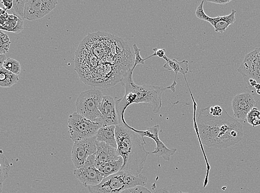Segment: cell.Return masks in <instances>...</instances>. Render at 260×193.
Here are the masks:
<instances>
[{
  "mask_svg": "<svg viewBox=\"0 0 260 193\" xmlns=\"http://www.w3.org/2000/svg\"><path fill=\"white\" fill-rule=\"evenodd\" d=\"M26 3L27 1H25V0H18V1L14 0L13 8L11 10L13 15L22 20L25 19Z\"/></svg>",
  "mask_w": 260,
  "mask_h": 193,
  "instance_id": "cell-22",
  "label": "cell"
},
{
  "mask_svg": "<svg viewBox=\"0 0 260 193\" xmlns=\"http://www.w3.org/2000/svg\"><path fill=\"white\" fill-rule=\"evenodd\" d=\"M101 118L98 123L102 126H117L119 120L116 107V101L112 96H104L100 106Z\"/></svg>",
  "mask_w": 260,
  "mask_h": 193,
  "instance_id": "cell-13",
  "label": "cell"
},
{
  "mask_svg": "<svg viewBox=\"0 0 260 193\" xmlns=\"http://www.w3.org/2000/svg\"><path fill=\"white\" fill-rule=\"evenodd\" d=\"M103 93L99 89H90L80 94L76 102L77 113L90 121L98 123L101 118L100 106Z\"/></svg>",
  "mask_w": 260,
  "mask_h": 193,
  "instance_id": "cell-5",
  "label": "cell"
},
{
  "mask_svg": "<svg viewBox=\"0 0 260 193\" xmlns=\"http://www.w3.org/2000/svg\"><path fill=\"white\" fill-rule=\"evenodd\" d=\"M11 41L7 43L0 44V54L7 53L10 49Z\"/></svg>",
  "mask_w": 260,
  "mask_h": 193,
  "instance_id": "cell-28",
  "label": "cell"
},
{
  "mask_svg": "<svg viewBox=\"0 0 260 193\" xmlns=\"http://www.w3.org/2000/svg\"><path fill=\"white\" fill-rule=\"evenodd\" d=\"M166 63L163 66V68L168 71H173L175 72V76L173 83L170 87H167L168 90H171L173 93L175 92V87L177 85V77L178 73L186 76L189 72V62L183 60V62H179L176 59H170L167 56L163 58Z\"/></svg>",
  "mask_w": 260,
  "mask_h": 193,
  "instance_id": "cell-16",
  "label": "cell"
},
{
  "mask_svg": "<svg viewBox=\"0 0 260 193\" xmlns=\"http://www.w3.org/2000/svg\"><path fill=\"white\" fill-rule=\"evenodd\" d=\"M135 128L128 124H119L115 130L117 150L123 159V171L139 176L142 172L149 155L144 148V142Z\"/></svg>",
  "mask_w": 260,
  "mask_h": 193,
  "instance_id": "cell-2",
  "label": "cell"
},
{
  "mask_svg": "<svg viewBox=\"0 0 260 193\" xmlns=\"http://www.w3.org/2000/svg\"><path fill=\"white\" fill-rule=\"evenodd\" d=\"M68 127L71 140L75 143L95 136L102 126L75 112L69 117Z\"/></svg>",
  "mask_w": 260,
  "mask_h": 193,
  "instance_id": "cell-6",
  "label": "cell"
},
{
  "mask_svg": "<svg viewBox=\"0 0 260 193\" xmlns=\"http://www.w3.org/2000/svg\"><path fill=\"white\" fill-rule=\"evenodd\" d=\"M96 146L95 166L117 161L122 158L120 156L117 149L109 146L105 143L96 141Z\"/></svg>",
  "mask_w": 260,
  "mask_h": 193,
  "instance_id": "cell-15",
  "label": "cell"
},
{
  "mask_svg": "<svg viewBox=\"0 0 260 193\" xmlns=\"http://www.w3.org/2000/svg\"><path fill=\"white\" fill-rule=\"evenodd\" d=\"M148 178L140 174L135 176L130 173L120 171L105 178L95 186L88 187L89 193H120L134 187L147 185Z\"/></svg>",
  "mask_w": 260,
  "mask_h": 193,
  "instance_id": "cell-4",
  "label": "cell"
},
{
  "mask_svg": "<svg viewBox=\"0 0 260 193\" xmlns=\"http://www.w3.org/2000/svg\"><path fill=\"white\" fill-rule=\"evenodd\" d=\"M159 125H157L153 127L149 128L146 130H138L135 129V131L138 134L142 137L144 142H146L144 140V137H148L155 142L156 147L152 152V154L155 155L158 157H162L166 161H170L171 156L176 153L177 149H169L166 145L163 143L160 140L159 137Z\"/></svg>",
  "mask_w": 260,
  "mask_h": 193,
  "instance_id": "cell-11",
  "label": "cell"
},
{
  "mask_svg": "<svg viewBox=\"0 0 260 193\" xmlns=\"http://www.w3.org/2000/svg\"><path fill=\"white\" fill-rule=\"evenodd\" d=\"M204 1L202 2L196 11V16L198 19L209 22L215 29L216 33H224L230 25L236 21L235 14L237 11L232 10L229 15L210 17L205 14L204 10Z\"/></svg>",
  "mask_w": 260,
  "mask_h": 193,
  "instance_id": "cell-12",
  "label": "cell"
},
{
  "mask_svg": "<svg viewBox=\"0 0 260 193\" xmlns=\"http://www.w3.org/2000/svg\"><path fill=\"white\" fill-rule=\"evenodd\" d=\"M232 0H213V1H211V0H207V2L210 3L216 4L217 5H225L229 3H231Z\"/></svg>",
  "mask_w": 260,
  "mask_h": 193,
  "instance_id": "cell-31",
  "label": "cell"
},
{
  "mask_svg": "<svg viewBox=\"0 0 260 193\" xmlns=\"http://www.w3.org/2000/svg\"><path fill=\"white\" fill-rule=\"evenodd\" d=\"M153 51L154 53L153 54V55L150 56V57L146 59H144L145 60H147L150 59V58H152L154 57H156L161 59H163V58L166 56V53L167 51L165 49H157V48H154Z\"/></svg>",
  "mask_w": 260,
  "mask_h": 193,
  "instance_id": "cell-27",
  "label": "cell"
},
{
  "mask_svg": "<svg viewBox=\"0 0 260 193\" xmlns=\"http://www.w3.org/2000/svg\"><path fill=\"white\" fill-rule=\"evenodd\" d=\"M123 163V159L122 158H121L118 160L95 166V167L105 178L122 170Z\"/></svg>",
  "mask_w": 260,
  "mask_h": 193,
  "instance_id": "cell-19",
  "label": "cell"
},
{
  "mask_svg": "<svg viewBox=\"0 0 260 193\" xmlns=\"http://www.w3.org/2000/svg\"><path fill=\"white\" fill-rule=\"evenodd\" d=\"M57 0H27L25 19L34 21L42 19L56 8Z\"/></svg>",
  "mask_w": 260,
  "mask_h": 193,
  "instance_id": "cell-10",
  "label": "cell"
},
{
  "mask_svg": "<svg viewBox=\"0 0 260 193\" xmlns=\"http://www.w3.org/2000/svg\"><path fill=\"white\" fill-rule=\"evenodd\" d=\"M9 42H10V40L9 36L1 32V34H0V44L7 43H9Z\"/></svg>",
  "mask_w": 260,
  "mask_h": 193,
  "instance_id": "cell-30",
  "label": "cell"
},
{
  "mask_svg": "<svg viewBox=\"0 0 260 193\" xmlns=\"http://www.w3.org/2000/svg\"><path fill=\"white\" fill-rule=\"evenodd\" d=\"M256 105V102L251 94L243 93L235 96L232 101L234 117L246 120L248 114Z\"/></svg>",
  "mask_w": 260,
  "mask_h": 193,
  "instance_id": "cell-14",
  "label": "cell"
},
{
  "mask_svg": "<svg viewBox=\"0 0 260 193\" xmlns=\"http://www.w3.org/2000/svg\"><path fill=\"white\" fill-rule=\"evenodd\" d=\"M197 123L199 140L209 148L226 149L243 140V125L230 116L225 108L219 117L213 116L208 106L202 108L199 112Z\"/></svg>",
  "mask_w": 260,
  "mask_h": 193,
  "instance_id": "cell-1",
  "label": "cell"
},
{
  "mask_svg": "<svg viewBox=\"0 0 260 193\" xmlns=\"http://www.w3.org/2000/svg\"><path fill=\"white\" fill-rule=\"evenodd\" d=\"M238 71L246 82L252 79L260 84V48L246 54Z\"/></svg>",
  "mask_w": 260,
  "mask_h": 193,
  "instance_id": "cell-9",
  "label": "cell"
},
{
  "mask_svg": "<svg viewBox=\"0 0 260 193\" xmlns=\"http://www.w3.org/2000/svg\"><path fill=\"white\" fill-rule=\"evenodd\" d=\"M246 120L248 123L250 124L253 127L260 125V111L256 107L248 114Z\"/></svg>",
  "mask_w": 260,
  "mask_h": 193,
  "instance_id": "cell-24",
  "label": "cell"
},
{
  "mask_svg": "<svg viewBox=\"0 0 260 193\" xmlns=\"http://www.w3.org/2000/svg\"><path fill=\"white\" fill-rule=\"evenodd\" d=\"M3 67L18 76L20 75L21 72V66L20 62L12 58L7 59Z\"/></svg>",
  "mask_w": 260,
  "mask_h": 193,
  "instance_id": "cell-23",
  "label": "cell"
},
{
  "mask_svg": "<svg viewBox=\"0 0 260 193\" xmlns=\"http://www.w3.org/2000/svg\"><path fill=\"white\" fill-rule=\"evenodd\" d=\"M95 154L90 156L84 166L75 170L76 178L86 187L100 184L105 178L95 166Z\"/></svg>",
  "mask_w": 260,
  "mask_h": 193,
  "instance_id": "cell-8",
  "label": "cell"
},
{
  "mask_svg": "<svg viewBox=\"0 0 260 193\" xmlns=\"http://www.w3.org/2000/svg\"><path fill=\"white\" fill-rule=\"evenodd\" d=\"M95 136L74 143L71 153L72 161L77 169L82 167L90 156L96 152Z\"/></svg>",
  "mask_w": 260,
  "mask_h": 193,
  "instance_id": "cell-7",
  "label": "cell"
},
{
  "mask_svg": "<svg viewBox=\"0 0 260 193\" xmlns=\"http://www.w3.org/2000/svg\"><path fill=\"white\" fill-rule=\"evenodd\" d=\"M177 193H189V192H183V191H179Z\"/></svg>",
  "mask_w": 260,
  "mask_h": 193,
  "instance_id": "cell-34",
  "label": "cell"
},
{
  "mask_svg": "<svg viewBox=\"0 0 260 193\" xmlns=\"http://www.w3.org/2000/svg\"><path fill=\"white\" fill-rule=\"evenodd\" d=\"M1 3L4 5L5 8L7 10H12L13 8V0H2Z\"/></svg>",
  "mask_w": 260,
  "mask_h": 193,
  "instance_id": "cell-29",
  "label": "cell"
},
{
  "mask_svg": "<svg viewBox=\"0 0 260 193\" xmlns=\"http://www.w3.org/2000/svg\"><path fill=\"white\" fill-rule=\"evenodd\" d=\"M19 81V76L3 67H0V87L6 88H11Z\"/></svg>",
  "mask_w": 260,
  "mask_h": 193,
  "instance_id": "cell-20",
  "label": "cell"
},
{
  "mask_svg": "<svg viewBox=\"0 0 260 193\" xmlns=\"http://www.w3.org/2000/svg\"><path fill=\"white\" fill-rule=\"evenodd\" d=\"M23 20L14 15L7 13L1 15V29L10 32L19 33L23 30Z\"/></svg>",
  "mask_w": 260,
  "mask_h": 193,
  "instance_id": "cell-17",
  "label": "cell"
},
{
  "mask_svg": "<svg viewBox=\"0 0 260 193\" xmlns=\"http://www.w3.org/2000/svg\"><path fill=\"white\" fill-rule=\"evenodd\" d=\"M120 193H152V192L146 187L139 185L134 187V188L127 189Z\"/></svg>",
  "mask_w": 260,
  "mask_h": 193,
  "instance_id": "cell-26",
  "label": "cell"
},
{
  "mask_svg": "<svg viewBox=\"0 0 260 193\" xmlns=\"http://www.w3.org/2000/svg\"><path fill=\"white\" fill-rule=\"evenodd\" d=\"M133 46H134V49L135 53V65L132 67V70L134 71L135 68H136V66L138 65H144L145 61H146V60H145L144 59H143L141 56V50L140 49H139L137 44H135Z\"/></svg>",
  "mask_w": 260,
  "mask_h": 193,
  "instance_id": "cell-25",
  "label": "cell"
},
{
  "mask_svg": "<svg viewBox=\"0 0 260 193\" xmlns=\"http://www.w3.org/2000/svg\"><path fill=\"white\" fill-rule=\"evenodd\" d=\"M152 193H171L170 191L168 190V188H161L156 191H154Z\"/></svg>",
  "mask_w": 260,
  "mask_h": 193,
  "instance_id": "cell-33",
  "label": "cell"
},
{
  "mask_svg": "<svg viewBox=\"0 0 260 193\" xmlns=\"http://www.w3.org/2000/svg\"><path fill=\"white\" fill-rule=\"evenodd\" d=\"M134 71H129L124 79L125 94L123 98L116 100V107L119 124H126L124 115L126 108L134 104L147 103L153 107V112L158 113L162 106V95L167 87L160 86L137 85L133 79Z\"/></svg>",
  "mask_w": 260,
  "mask_h": 193,
  "instance_id": "cell-3",
  "label": "cell"
},
{
  "mask_svg": "<svg viewBox=\"0 0 260 193\" xmlns=\"http://www.w3.org/2000/svg\"><path fill=\"white\" fill-rule=\"evenodd\" d=\"M116 126H102L95 135L98 142L105 143L109 146L117 149V143L115 134Z\"/></svg>",
  "mask_w": 260,
  "mask_h": 193,
  "instance_id": "cell-18",
  "label": "cell"
},
{
  "mask_svg": "<svg viewBox=\"0 0 260 193\" xmlns=\"http://www.w3.org/2000/svg\"><path fill=\"white\" fill-rule=\"evenodd\" d=\"M10 171V164L3 151L0 153V192L3 191V185L6 179L8 178Z\"/></svg>",
  "mask_w": 260,
  "mask_h": 193,
  "instance_id": "cell-21",
  "label": "cell"
},
{
  "mask_svg": "<svg viewBox=\"0 0 260 193\" xmlns=\"http://www.w3.org/2000/svg\"><path fill=\"white\" fill-rule=\"evenodd\" d=\"M7 60V57L4 54H0V67H3L5 62Z\"/></svg>",
  "mask_w": 260,
  "mask_h": 193,
  "instance_id": "cell-32",
  "label": "cell"
}]
</instances>
